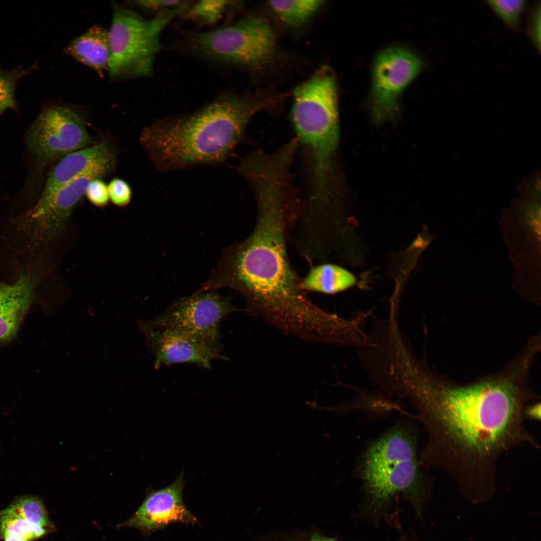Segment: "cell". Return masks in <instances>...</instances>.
Instances as JSON below:
<instances>
[{
    "instance_id": "cell-7",
    "label": "cell",
    "mask_w": 541,
    "mask_h": 541,
    "mask_svg": "<svg viewBox=\"0 0 541 541\" xmlns=\"http://www.w3.org/2000/svg\"><path fill=\"white\" fill-rule=\"evenodd\" d=\"M182 44L188 53L197 58L250 68L268 64L277 47L270 25L254 16L211 31L187 32Z\"/></svg>"
},
{
    "instance_id": "cell-9",
    "label": "cell",
    "mask_w": 541,
    "mask_h": 541,
    "mask_svg": "<svg viewBox=\"0 0 541 541\" xmlns=\"http://www.w3.org/2000/svg\"><path fill=\"white\" fill-rule=\"evenodd\" d=\"M423 67L420 57L403 48H389L379 54L374 63L371 89L373 110L378 119L393 114L401 93Z\"/></svg>"
},
{
    "instance_id": "cell-18",
    "label": "cell",
    "mask_w": 541,
    "mask_h": 541,
    "mask_svg": "<svg viewBox=\"0 0 541 541\" xmlns=\"http://www.w3.org/2000/svg\"><path fill=\"white\" fill-rule=\"evenodd\" d=\"M51 532L33 524L10 505L0 510V537L3 541H34Z\"/></svg>"
},
{
    "instance_id": "cell-24",
    "label": "cell",
    "mask_w": 541,
    "mask_h": 541,
    "mask_svg": "<svg viewBox=\"0 0 541 541\" xmlns=\"http://www.w3.org/2000/svg\"><path fill=\"white\" fill-rule=\"evenodd\" d=\"M109 199L115 205L124 206L127 205L131 198L132 190L130 185L124 180L115 178L108 185Z\"/></svg>"
},
{
    "instance_id": "cell-15",
    "label": "cell",
    "mask_w": 541,
    "mask_h": 541,
    "mask_svg": "<svg viewBox=\"0 0 541 541\" xmlns=\"http://www.w3.org/2000/svg\"><path fill=\"white\" fill-rule=\"evenodd\" d=\"M33 289L26 276L12 285L0 282V342L16 335L32 303Z\"/></svg>"
},
{
    "instance_id": "cell-31",
    "label": "cell",
    "mask_w": 541,
    "mask_h": 541,
    "mask_svg": "<svg viewBox=\"0 0 541 541\" xmlns=\"http://www.w3.org/2000/svg\"><path fill=\"white\" fill-rule=\"evenodd\" d=\"M403 541H419V540H418L416 538L412 537V538H411L410 539H408V538H404V539L403 540Z\"/></svg>"
},
{
    "instance_id": "cell-4",
    "label": "cell",
    "mask_w": 541,
    "mask_h": 541,
    "mask_svg": "<svg viewBox=\"0 0 541 541\" xmlns=\"http://www.w3.org/2000/svg\"><path fill=\"white\" fill-rule=\"evenodd\" d=\"M420 467L416 434L409 425H396L371 442L359 468L366 510L377 515L401 493L421 515L427 486Z\"/></svg>"
},
{
    "instance_id": "cell-16",
    "label": "cell",
    "mask_w": 541,
    "mask_h": 541,
    "mask_svg": "<svg viewBox=\"0 0 541 541\" xmlns=\"http://www.w3.org/2000/svg\"><path fill=\"white\" fill-rule=\"evenodd\" d=\"M64 53L102 76L110 57L108 31L99 25L92 26L71 41Z\"/></svg>"
},
{
    "instance_id": "cell-25",
    "label": "cell",
    "mask_w": 541,
    "mask_h": 541,
    "mask_svg": "<svg viewBox=\"0 0 541 541\" xmlns=\"http://www.w3.org/2000/svg\"><path fill=\"white\" fill-rule=\"evenodd\" d=\"M85 194L93 204L99 207L104 206L109 200L108 185L100 178L90 182Z\"/></svg>"
},
{
    "instance_id": "cell-14",
    "label": "cell",
    "mask_w": 541,
    "mask_h": 541,
    "mask_svg": "<svg viewBox=\"0 0 541 541\" xmlns=\"http://www.w3.org/2000/svg\"><path fill=\"white\" fill-rule=\"evenodd\" d=\"M115 161V154L108 140L65 156L50 173L40 199H46L57 190L88 171L105 163Z\"/></svg>"
},
{
    "instance_id": "cell-13",
    "label": "cell",
    "mask_w": 541,
    "mask_h": 541,
    "mask_svg": "<svg viewBox=\"0 0 541 541\" xmlns=\"http://www.w3.org/2000/svg\"><path fill=\"white\" fill-rule=\"evenodd\" d=\"M185 482L182 473L168 486L160 489H149L136 511L118 526L135 528L148 537L171 524H195L197 518L183 501Z\"/></svg>"
},
{
    "instance_id": "cell-28",
    "label": "cell",
    "mask_w": 541,
    "mask_h": 541,
    "mask_svg": "<svg viewBox=\"0 0 541 541\" xmlns=\"http://www.w3.org/2000/svg\"><path fill=\"white\" fill-rule=\"evenodd\" d=\"M525 415L532 419H539L540 417V405L536 403L527 407L524 410Z\"/></svg>"
},
{
    "instance_id": "cell-23",
    "label": "cell",
    "mask_w": 541,
    "mask_h": 541,
    "mask_svg": "<svg viewBox=\"0 0 541 541\" xmlns=\"http://www.w3.org/2000/svg\"><path fill=\"white\" fill-rule=\"evenodd\" d=\"M29 70L17 69L9 72L0 69V103L9 100H14L16 84Z\"/></svg>"
},
{
    "instance_id": "cell-29",
    "label": "cell",
    "mask_w": 541,
    "mask_h": 541,
    "mask_svg": "<svg viewBox=\"0 0 541 541\" xmlns=\"http://www.w3.org/2000/svg\"><path fill=\"white\" fill-rule=\"evenodd\" d=\"M14 100H9L0 103V115L8 108L13 107Z\"/></svg>"
},
{
    "instance_id": "cell-2",
    "label": "cell",
    "mask_w": 541,
    "mask_h": 541,
    "mask_svg": "<svg viewBox=\"0 0 541 541\" xmlns=\"http://www.w3.org/2000/svg\"><path fill=\"white\" fill-rule=\"evenodd\" d=\"M250 188L257 205L252 231L244 240L223 249L211 276L197 292L228 287L244 298L248 313L313 320L319 308L301 290V279L287 249L289 234L301 213V201L291 184L278 176L259 177Z\"/></svg>"
},
{
    "instance_id": "cell-21",
    "label": "cell",
    "mask_w": 541,
    "mask_h": 541,
    "mask_svg": "<svg viewBox=\"0 0 541 541\" xmlns=\"http://www.w3.org/2000/svg\"><path fill=\"white\" fill-rule=\"evenodd\" d=\"M9 505L33 524L51 531L55 529L43 502L39 497L22 496L13 500Z\"/></svg>"
},
{
    "instance_id": "cell-19",
    "label": "cell",
    "mask_w": 541,
    "mask_h": 541,
    "mask_svg": "<svg viewBox=\"0 0 541 541\" xmlns=\"http://www.w3.org/2000/svg\"><path fill=\"white\" fill-rule=\"evenodd\" d=\"M320 0L270 1L268 5L278 18L291 27L306 22L323 5Z\"/></svg>"
},
{
    "instance_id": "cell-22",
    "label": "cell",
    "mask_w": 541,
    "mask_h": 541,
    "mask_svg": "<svg viewBox=\"0 0 541 541\" xmlns=\"http://www.w3.org/2000/svg\"><path fill=\"white\" fill-rule=\"evenodd\" d=\"M497 16L509 28L517 29L526 6L524 0H488L486 1Z\"/></svg>"
},
{
    "instance_id": "cell-3",
    "label": "cell",
    "mask_w": 541,
    "mask_h": 541,
    "mask_svg": "<svg viewBox=\"0 0 541 541\" xmlns=\"http://www.w3.org/2000/svg\"><path fill=\"white\" fill-rule=\"evenodd\" d=\"M274 102L268 97L223 93L192 112L153 121L141 133L140 143L161 172L220 164L251 118Z\"/></svg>"
},
{
    "instance_id": "cell-20",
    "label": "cell",
    "mask_w": 541,
    "mask_h": 541,
    "mask_svg": "<svg viewBox=\"0 0 541 541\" xmlns=\"http://www.w3.org/2000/svg\"><path fill=\"white\" fill-rule=\"evenodd\" d=\"M230 1H200L191 4L181 16L184 19L191 20L204 25H213L223 17L228 8L233 4Z\"/></svg>"
},
{
    "instance_id": "cell-8",
    "label": "cell",
    "mask_w": 541,
    "mask_h": 541,
    "mask_svg": "<svg viewBox=\"0 0 541 541\" xmlns=\"http://www.w3.org/2000/svg\"><path fill=\"white\" fill-rule=\"evenodd\" d=\"M231 296H223L216 291L194 292L173 301L157 317L145 322L149 327L170 330L200 338L220 341L222 319L238 310Z\"/></svg>"
},
{
    "instance_id": "cell-27",
    "label": "cell",
    "mask_w": 541,
    "mask_h": 541,
    "mask_svg": "<svg viewBox=\"0 0 541 541\" xmlns=\"http://www.w3.org/2000/svg\"><path fill=\"white\" fill-rule=\"evenodd\" d=\"M187 1H134L131 2L133 5L144 10L156 12L177 8Z\"/></svg>"
},
{
    "instance_id": "cell-1",
    "label": "cell",
    "mask_w": 541,
    "mask_h": 541,
    "mask_svg": "<svg viewBox=\"0 0 541 541\" xmlns=\"http://www.w3.org/2000/svg\"><path fill=\"white\" fill-rule=\"evenodd\" d=\"M517 375L464 386L450 385L424 365L405 380L402 397L417 410L428 434L421 465L444 467L456 477H492L503 451L530 437L523 427L524 392Z\"/></svg>"
},
{
    "instance_id": "cell-26",
    "label": "cell",
    "mask_w": 541,
    "mask_h": 541,
    "mask_svg": "<svg viewBox=\"0 0 541 541\" xmlns=\"http://www.w3.org/2000/svg\"><path fill=\"white\" fill-rule=\"evenodd\" d=\"M527 33L538 53L540 51V4H535L528 17Z\"/></svg>"
},
{
    "instance_id": "cell-12",
    "label": "cell",
    "mask_w": 541,
    "mask_h": 541,
    "mask_svg": "<svg viewBox=\"0 0 541 541\" xmlns=\"http://www.w3.org/2000/svg\"><path fill=\"white\" fill-rule=\"evenodd\" d=\"M140 328L144 333L148 348L155 357L154 366L189 363L210 369L216 359H225L221 341L200 338L170 330L151 328L145 322Z\"/></svg>"
},
{
    "instance_id": "cell-10",
    "label": "cell",
    "mask_w": 541,
    "mask_h": 541,
    "mask_svg": "<svg viewBox=\"0 0 541 541\" xmlns=\"http://www.w3.org/2000/svg\"><path fill=\"white\" fill-rule=\"evenodd\" d=\"M29 140L36 153L44 159L65 156L92 143L81 117L64 105H53L42 112L30 132Z\"/></svg>"
},
{
    "instance_id": "cell-11",
    "label": "cell",
    "mask_w": 541,
    "mask_h": 541,
    "mask_svg": "<svg viewBox=\"0 0 541 541\" xmlns=\"http://www.w3.org/2000/svg\"><path fill=\"white\" fill-rule=\"evenodd\" d=\"M114 164L115 161H110L100 165L65 184L48 198L39 199L29 214V222L36 236L46 240L58 236L90 182L111 172Z\"/></svg>"
},
{
    "instance_id": "cell-6",
    "label": "cell",
    "mask_w": 541,
    "mask_h": 541,
    "mask_svg": "<svg viewBox=\"0 0 541 541\" xmlns=\"http://www.w3.org/2000/svg\"><path fill=\"white\" fill-rule=\"evenodd\" d=\"M338 95L335 77L320 68L293 91L291 120L298 143L316 161L331 158L339 138Z\"/></svg>"
},
{
    "instance_id": "cell-30",
    "label": "cell",
    "mask_w": 541,
    "mask_h": 541,
    "mask_svg": "<svg viewBox=\"0 0 541 541\" xmlns=\"http://www.w3.org/2000/svg\"><path fill=\"white\" fill-rule=\"evenodd\" d=\"M308 541H339L332 538L316 533Z\"/></svg>"
},
{
    "instance_id": "cell-17",
    "label": "cell",
    "mask_w": 541,
    "mask_h": 541,
    "mask_svg": "<svg viewBox=\"0 0 541 541\" xmlns=\"http://www.w3.org/2000/svg\"><path fill=\"white\" fill-rule=\"evenodd\" d=\"M356 283L355 277L344 268L331 263H320L312 266L307 275L301 279L302 291L333 294L344 291Z\"/></svg>"
},
{
    "instance_id": "cell-5",
    "label": "cell",
    "mask_w": 541,
    "mask_h": 541,
    "mask_svg": "<svg viewBox=\"0 0 541 541\" xmlns=\"http://www.w3.org/2000/svg\"><path fill=\"white\" fill-rule=\"evenodd\" d=\"M183 5L145 19L135 11L112 3V17L108 31L110 57L107 71L112 81L149 76L161 49L164 29L181 16L191 5Z\"/></svg>"
}]
</instances>
